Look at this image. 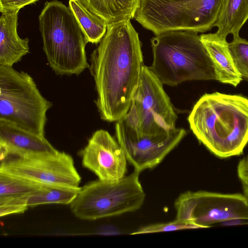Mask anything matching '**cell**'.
Here are the masks:
<instances>
[{
    "label": "cell",
    "mask_w": 248,
    "mask_h": 248,
    "mask_svg": "<svg viewBox=\"0 0 248 248\" xmlns=\"http://www.w3.org/2000/svg\"><path fill=\"white\" fill-rule=\"evenodd\" d=\"M79 154L83 166L100 180L114 182L125 176L127 160L124 153L107 131H96Z\"/></svg>",
    "instance_id": "7c38bea8"
},
{
    "label": "cell",
    "mask_w": 248,
    "mask_h": 248,
    "mask_svg": "<svg viewBox=\"0 0 248 248\" xmlns=\"http://www.w3.org/2000/svg\"><path fill=\"white\" fill-rule=\"evenodd\" d=\"M39 0H0V12L1 14L13 13L26 5L33 4Z\"/></svg>",
    "instance_id": "cb8c5ba5"
},
{
    "label": "cell",
    "mask_w": 248,
    "mask_h": 248,
    "mask_svg": "<svg viewBox=\"0 0 248 248\" xmlns=\"http://www.w3.org/2000/svg\"><path fill=\"white\" fill-rule=\"evenodd\" d=\"M108 25L133 18L140 0H79Z\"/></svg>",
    "instance_id": "2e32d148"
},
{
    "label": "cell",
    "mask_w": 248,
    "mask_h": 248,
    "mask_svg": "<svg viewBox=\"0 0 248 248\" xmlns=\"http://www.w3.org/2000/svg\"><path fill=\"white\" fill-rule=\"evenodd\" d=\"M248 19V0H223L215 27L217 33L224 38L231 34L239 36V31Z\"/></svg>",
    "instance_id": "e0dca14e"
},
{
    "label": "cell",
    "mask_w": 248,
    "mask_h": 248,
    "mask_svg": "<svg viewBox=\"0 0 248 248\" xmlns=\"http://www.w3.org/2000/svg\"><path fill=\"white\" fill-rule=\"evenodd\" d=\"M0 160L8 155H30L55 152L45 138L0 120Z\"/></svg>",
    "instance_id": "4fadbf2b"
},
{
    "label": "cell",
    "mask_w": 248,
    "mask_h": 248,
    "mask_svg": "<svg viewBox=\"0 0 248 248\" xmlns=\"http://www.w3.org/2000/svg\"><path fill=\"white\" fill-rule=\"evenodd\" d=\"M19 12L3 13L0 17V65L12 67L29 52L28 38L17 31Z\"/></svg>",
    "instance_id": "9a60e30c"
},
{
    "label": "cell",
    "mask_w": 248,
    "mask_h": 248,
    "mask_svg": "<svg viewBox=\"0 0 248 248\" xmlns=\"http://www.w3.org/2000/svg\"><path fill=\"white\" fill-rule=\"evenodd\" d=\"M229 48L237 71L242 78L248 79V41L239 35L233 36Z\"/></svg>",
    "instance_id": "44dd1931"
},
{
    "label": "cell",
    "mask_w": 248,
    "mask_h": 248,
    "mask_svg": "<svg viewBox=\"0 0 248 248\" xmlns=\"http://www.w3.org/2000/svg\"><path fill=\"white\" fill-rule=\"evenodd\" d=\"M80 189L46 186L29 197L28 206L33 207L48 203L70 204L76 197Z\"/></svg>",
    "instance_id": "d6986e66"
},
{
    "label": "cell",
    "mask_w": 248,
    "mask_h": 248,
    "mask_svg": "<svg viewBox=\"0 0 248 248\" xmlns=\"http://www.w3.org/2000/svg\"><path fill=\"white\" fill-rule=\"evenodd\" d=\"M151 43L153 61L149 67L163 84L175 86L188 80L216 79L198 33L167 31L155 35Z\"/></svg>",
    "instance_id": "3957f363"
},
{
    "label": "cell",
    "mask_w": 248,
    "mask_h": 248,
    "mask_svg": "<svg viewBox=\"0 0 248 248\" xmlns=\"http://www.w3.org/2000/svg\"><path fill=\"white\" fill-rule=\"evenodd\" d=\"M190 229H198V227L192 224L175 219L168 222L154 224L141 227L132 232L131 234L160 232Z\"/></svg>",
    "instance_id": "603a6c76"
},
{
    "label": "cell",
    "mask_w": 248,
    "mask_h": 248,
    "mask_svg": "<svg viewBox=\"0 0 248 248\" xmlns=\"http://www.w3.org/2000/svg\"><path fill=\"white\" fill-rule=\"evenodd\" d=\"M39 23L43 50L56 74L78 75L90 67L85 51L88 42L69 7L57 0L46 1Z\"/></svg>",
    "instance_id": "277c9868"
},
{
    "label": "cell",
    "mask_w": 248,
    "mask_h": 248,
    "mask_svg": "<svg viewBox=\"0 0 248 248\" xmlns=\"http://www.w3.org/2000/svg\"><path fill=\"white\" fill-rule=\"evenodd\" d=\"M200 36L213 63L216 80L236 87L243 78L234 64L226 38L217 32Z\"/></svg>",
    "instance_id": "5bb4252c"
},
{
    "label": "cell",
    "mask_w": 248,
    "mask_h": 248,
    "mask_svg": "<svg viewBox=\"0 0 248 248\" xmlns=\"http://www.w3.org/2000/svg\"><path fill=\"white\" fill-rule=\"evenodd\" d=\"M81 28L88 43L98 44L105 35L106 20L85 6L79 0H69V6Z\"/></svg>",
    "instance_id": "ac0fdd59"
},
{
    "label": "cell",
    "mask_w": 248,
    "mask_h": 248,
    "mask_svg": "<svg viewBox=\"0 0 248 248\" xmlns=\"http://www.w3.org/2000/svg\"><path fill=\"white\" fill-rule=\"evenodd\" d=\"M0 172L45 186L79 189L81 177L72 157L56 150L30 155H8Z\"/></svg>",
    "instance_id": "9c48e42d"
},
{
    "label": "cell",
    "mask_w": 248,
    "mask_h": 248,
    "mask_svg": "<svg viewBox=\"0 0 248 248\" xmlns=\"http://www.w3.org/2000/svg\"><path fill=\"white\" fill-rule=\"evenodd\" d=\"M140 173L134 170L117 181L98 179L88 183L69 204L72 212L79 219L94 220L139 209L146 196Z\"/></svg>",
    "instance_id": "8992f818"
},
{
    "label": "cell",
    "mask_w": 248,
    "mask_h": 248,
    "mask_svg": "<svg viewBox=\"0 0 248 248\" xmlns=\"http://www.w3.org/2000/svg\"><path fill=\"white\" fill-rule=\"evenodd\" d=\"M115 133L127 160L140 172L160 164L185 136L186 131L175 127L155 134L142 133L131 106L125 116L116 122Z\"/></svg>",
    "instance_id": "ba28073f"
},
{
    "label": "cell",
    "mask_w": 248,
    "mask_h": 248,
    "mask_svg": "<svg viewBox=\"0 0 248 248\" xmlns=\"http://www.w3.org/2000/svg\"><path fill=\"white\" fill-rule=\"evenodd\" d=\"M198 140L220 158L242 154L248 143V99L215 92L203 94L188 117Z\"/></svg>",
    "instance_id": "7a4b0ae2"
},
{
    "label": "cell",
    "mask_w": 248,
    "mask_h": 248,
    "mask_svg": "<svg viewBox=\"0 0 248 248\" xmlns=\"http://www.w3.org/2000/svg\"><path fill=\"white\" fill-rule=\"evenodd\" d=\"M223 0H140L133 18L155 35L182 31L204 32L214 27Z\"/></svg>",
    "instance_id": "5b68a950"
},
{
    "label": "cell",
    "mask_w": 248,
    "mask_h": 248,
    "mask_svg": "<svg viewBox=\"0 0 248 248\" xmlns=\"http://www.w3.org/2000/svg\"><path fill=\"white\" fill-rule=\"evenodd\" d=\"M30 196L0 197V217L25 212L29 207L28 201Z\"/></svg>",
    "instance_id": "7402d4cb"
},
{
    "label": "cell",
    "mask_w": 248,
    "mask_h": 248,
    "mask_svg": "<svg viewBox=\"0 0 248 248\" xmlns=\"http://www.w3.org/2000/svg\"><path fill=\"white\" fill-rule=\"evenodd\" d=\"M237 174L242 182H248V155L239 161Z\"/></svg>",
    "instance_id": "d4e9b609"
},
{
    "label": "cell",
    "mask_w": 248,
    "mask_h": 248,
    "mask_svg": "<svg viewBox=\"0 0 248 248\" xmlns=\"http://www.w3.org/2000/svg\"><path fill=\"white\" fill-rule=\"evenodd\" d=\"M175 219L196 226L210 227L236 219H248V200L244 194L206 191H187L174 202Z\"/></svg>",
    "instance_id": "30bf717a"
},
{
    "label": "cell",
    "mask_w": 248,
    "mask_h": 248,
    "mask_svg": "<svg viewBox=\"0 0 248 248\" xmlns=\"http://www.w3.org/2000/svg\"><path fill=\"white\" fill-rule=\"evenodd\" d=\"M143 65L141 44L130 20L108 24L105 35L91 55L89 67L102 119L117 122L125 116Z\"/></svg>",
    "instance_id": "6da1fadb"
},
{
    "label": "cell",
    "mask_w": 248,
    "mask_h": 248,
    "mask_svg": "<svg viewBox=\"0 0 248 248\" xmlns=\"http://www.w3.org/2000/svg\"><path fill=\"white\" fill-rule=\"evenodd\" d=\"M243 189V194L248 200V182H242Z\"/></svg>",
    "instance_id": "484cf974"
},
{
    "label": "cell",
    "mask_w": 248,
    "mask_h": 248,
    "mask_svg": "<svg viewBox=\"0 0 248 248\" xmlns=\"http://www.w3.org/2000/svg\"><path fill=\"white\" fill-rule=\"evenodd\" d=\"M163 85L144 64L131 105L138 130L142 133L155 134L176 127L177 116Z\"/></svg>",
    "instance_id": "8fae6325"
},
{
    "label": "cell",
    "mask_w": 248,
    "mask_h": 248,
    "mask_svg": "<svg viewBox=\"0 0 248 248\" xmlns=\"http://www.w3.org/2000/svg\"><path fill=\"white\" fill-rule=\"evenodd\" d=\"M52 105L28 73L0 65V120L44 136L46 112Z\"/></svg>",
    "instance_id": "52a82bcc"
},
{
    "label": "cell",
    "mask_w": 248,
    "mask_h": 248,
    "mask_svg": "<svg viewBox=\"0 0 248 248\" xmlns=\"http://www.w3.org/2000/svg\"><path fill=\"white\" fill-rule=\"evenodd\" d=\"M46 186L0 172V197L30 196Z\"/></svg>",
    "instance_id": "ffe728a7"
}]
</instances>
